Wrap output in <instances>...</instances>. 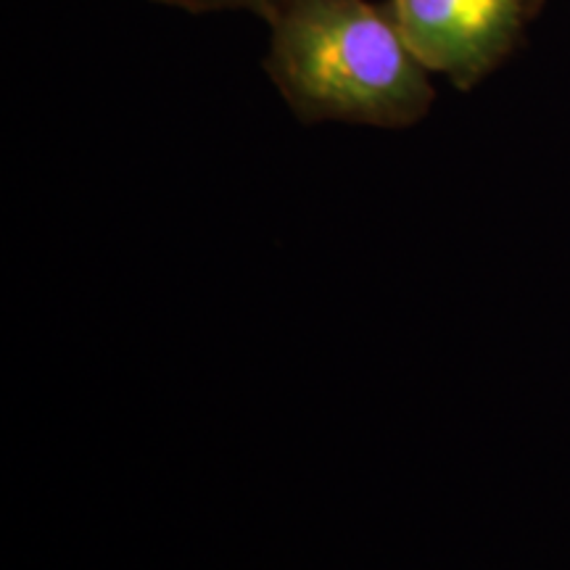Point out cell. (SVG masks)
<instances>
[{
    "mask_svg": "<svg viewBox=\"0 0 570 570\" xmlns=\"http://www.w3.org/2000/svg\"><path fill=\"white\" fill-rule=\"evenodd\" d=\"M151 3L173 6L188 13H219V11H248L254 17L267 19L281 0H151Z\"/></svg>",
    "mask_w": 570,
    "mask_h": 570,
    "instance_id": "cell-3",
    "label": "cell"
},
{
    "mask_svg": "<svg viewBox=\"0 0 570 570\" xmlns=\"http://www.w3.org/2000/svg\"><path fill=\"white\" fill-rule=\"evenodd\" d=\"M412 51L468 92L518 51L544 0H386Z\"/></svg>",
    "mask_w": 570,
    "mask_h": 570,
    "instance_id": "cell-2",
    "label": "cell"
},
{
    "mask_svg": "<svg viewBox=\"0 0 570 570\" xmlns=\"http://www.w3.org/2000/svg\"><path fill=\"white\" fill-rule=\"evenodd\" d=\"M265 21L262 67L302 125L410 130L436 104L431 69L389 3L281 0Z\"/></svg>",
    "mask_w": 570,
    "mask_h": 570,
    "instance_id": "cell-1",
    "label": "cell"
}]
</instances>
